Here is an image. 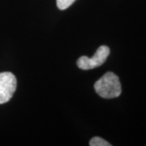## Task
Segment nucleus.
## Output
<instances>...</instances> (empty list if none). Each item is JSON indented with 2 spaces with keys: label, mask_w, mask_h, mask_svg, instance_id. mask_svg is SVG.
<instances>
[{
  "label": "nucleus",
  "mask_w": 146,
  "mask_h": 146,
  "mask_svg": "<svg viewBox=\"0 0 146 146\" xmlns=\"http://www.w3.org/2000/svg\"><path fill=\"white\" fill-rule=\"evenodd\" d=\"M76 0H56V3L58 9L65 10L72 4Z\"/></svg>",
  "instance_id": "nucleus-5"
},
{
  "label": "nucleus",
  "mask_w": 146,
  "mask_h": 146,
  "mask_svg": "<svg viewBox=\"0 0 146 146\" xmlns=\"http://www.w3.org/2000/svg\"><path fill=\"white\" fill-rule=\"evenodd\" d=\"M16 76L9 72L0 73V104H4L12 98L16 89Z\"/></svg>",
  "instance_id": "nucleus-3"
},
{
  "label": "nucleus",
  "mask_w": 146,
  "mask_h": 146,
  "mask_svg": "<svg viewBox=\"0 0 146 146\" xmlns=\"http://www.w3.org/2000/svg\"><path fill=\"white\" fill-rule=\"evenodd\" d=\"M89 145L90 146H110L111 145L109 142L105 141L104 139L98 137V136H95L94 138H92L89 141Z\"/></svg>",
  "instance_id": "nucleus-4"
},
{
  "label": "nucleus",
  "mask_w": 146,
  "mask_h": 146,
  "mask_svg": "<svg viewBox=\"0 0 146 146\" xmlns=\"http://www.w3.org/2000/svg\"><path fill=\"white\" fill-rule=\"evenodd\" d=\"M94 89L103 98H115L120 96L122 88L119 79L115 73L108 72L94 84Z\"/></svg>",
  "instance_id": "nucleus-1"
},
{
  "label": "nucleus",
  "mask_w": 146,
  "mask_h": 146,
  "mask_svg": "<svg viewBox=\"0 0 146 146\" xmlns=\"http://www.w3.org/2000/svg\"><path fill=\"white\" fill-rule=\"evenodd\" d=\"M110 54V48L106 46H101L92 58L81 56L77 60V66L82 70H90L100 67L106 62Z\"/></svg>",
  "instance_id": "nucleus-2"
}]
</instances>
